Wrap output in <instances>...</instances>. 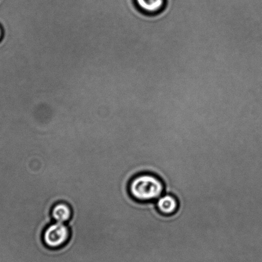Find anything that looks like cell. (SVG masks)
<instances>
[{
	"label": "cell",
	"mask_w": 262,
	"mask_h": 262,
	"mask_svg": "<svg viewBox=\"0 0 262 262\" xmlns=\"http://www.w3.org/2000/svg\"><path fill=\"white\" fill-rule=\"evenodd\" d=\"M164 191V182L152 173L142 172L135 175L128 184L129 196L139 203L156 202Z\"/></svg>",
	"instance_id": "cell-1"
},
{
	"label": "cell",
	"mask_w": 262,
	"mask_h": 262,
	"mask_svg": "<svg viewBox=\"0 0 262 262\" xmlns=\"http://www.w3.org/2000/svg\"><path fill=\"white\" fill-rule=\"evenodd\" d=\"M71 237V230L68 224L54 221L46 226L42 234V241L45 246L52 251L65 248Z\"/></svg>",
	"instance_id": "cell-2"
},
{
	"label": "cell",
	"mask_w": 262,
	"mask_h": 262,
	"mask_svg": "<svg viewBox=\"0 0 262 262\" xmlns=\"http://www.w3.org/2000/svg\"><path fill=\"white\" fill-rule=\"evenodd\" d=\"M50 215L54 222L68 224L73 218V208L70 203L60 201L51 208Z\"/></svg>",
	"instance_id": "cell-3"
},
{
	"label": "cell",
	"mask_w": 262,
	"mask_h": 262,
	"mask_svg": "<svg viewBox=\"0 0 262 262\" xmlns=\"http://www.w3.org/2000/svg\"><path fill=\"white\" fill-rule=\"evenodd\" d=\"M156 207L160 214L172 216L179 210L180 203L176 196L172 194H163L156 201Z\"/></svg>",
	"instance_id": "cell-4"
},
{
	"label": "cell",
	"mask_w": 262,
	"mask_h": 262,
	"mask_svg": "<svg viewBox=\"0 0 262 262\" xmlns=\"http://www.w3.org/2000/svg\"><path fill=\"white\" fill-rule=\"evenodd\" d=\"M140 11L146 14L159 13L164 8L165 0H135Z\"/></svg>",
	"instance_id": "cell-5"
},
{
	"label": "cell",
	"mask_w": 262,
	"mask_h": 262,
	"mask_svg": "<svg viewBox=\"0 0 262 262\" xmlns=\"http://www.w3.org/2000/svg\"><path fill=\"white\" fill-rule=\"evenodd\" d=\"M1 34H2V31H1V30H0V37H1Z\"/></svg>",
	"instance_id": "cell-6"
}]
</instances>
